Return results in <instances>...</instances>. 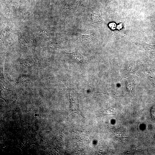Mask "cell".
Instances as JSON below:
<instances>
[{
	"mask_svg": "<svg viewBox=\"0 0 155 155\" xmlns=\"http://www.w3.org/2000/svg\"><path fill=\"white\" fill-rule=\"evenodd\" d=\"M69 96L71 103V114L75 113L85 118L79 107L77 95L73 92H70Z\"/></svg>",
	"mask_w": 155,
	"mask_h": 155,
	"instance_id": "1",
	"label": "cell"
},
{
	"mask_svg": "<svg viewBox=\"0 0 155 155\" xmlns=\"http://www.w3.org/2000/svg\"><path fill=\"white\" fill-rule=\"evenodd\" d=\"M133 42L142 48L150 55L155 57V45L149 44L138 40H134Z\"/></svg>",
	"mask_w": 155,
	"mask_h": 155,
	"instance_id": "3",
	"label": "cell"
},
{
	"mask_svg": "<svg viewBox=\"0 0 155 155\" xmlns=\"http://www.w3.org/2000/svg\"><path fill=\"white\" fill-rule=\"evenodd\" d=\"M82 42L85 44H89L94 40V36L93 34L82 35L81 36Z\"/></svg>",
	"mask_w": 155,
	"mask_h": 155,
	"instance_id": "9",
	"label": "cell"
},
{
	"mask_svg": "<svg viewBox=\"0 0 155 155\" xmlns=\"http://www.w3.org/2000/svg\"><path fill=\"white\" fill-rule=\"evenodd\" d=\"M65 53L73 60L79 64L80 65L84 66L88 64L84 57L78 51H74L72 53Z\"/></svg>",
	"mask_w": 155,
	"mask_h": 155,
	"instance_id": "4",
	"label": "cell"
},
{
	"mask_svg": "<svg viewBox=\"0 0 155 155\" xmlns=\"http://www.w3.org/2000/svg\"><path fill=\"white\" fill-rule=\"evenodd\" d=\"M125 82L127 88L130 92H132L134 88V84L131 81H127Z\"/></svg>",
	"mask_w": 155,
	"mask_h": 155,
	"instance_id": "10",
	"label": "cell"
},
{
	"mask_svg": "<svg viewBox=\"0 0 155 155\" xmlns=\"http://www.w3.org/2000/svg\"><path fill=\"white\" fill-rule=\"evenodd\" d=\"M0 98L4 100L7 103L14 101L17 96L14 90L7 89L3 87H0Z\"/></svg>",
	"mask_w": 155,
	"mask_h": 155,
	"instance_id": "2",
	"label": "cell"
},
{
	"mask_svg": "<svg viewBox=\"0 0 155 155\" xmlns=\"http://www.w3.org/2000/svg\"><path fill=\"white\" fill-rule=\"evenodd\" d=\"M36 61L32 59H26L20 62V64L24 68L28 69L32 67L36 64Z\"/></svg>",
	"mask_w": 155,
	"mask_h": 155,
	"instance_id": "7",
	"label": "cell"
},
{
	"mask_svg": "<svg viewBox=\"0 0 155 155\" xmlns=\"http://www.w3.org/2000/svg\"><path fill=\"white\" fill-rule=\"evenodd\" d=\"M136 69L135 63L131 62L126 65L124 72L126 75L133 74L135 73Z\"/></svg>",
	"mask_w": 155,
	"mask_h": 155,
	"instance_id": "5",
	"label": "cell"
},
{
	"mask_svg": "<svg viewBox=\"0 0 155 155\" xmlns=\"http://www.w3.org/2000/svg\"><path fill=\"white\" fill-rule=\"evenodd\" d=\"M152 84L155 88V72L152 70L145 68L143 71Z\"/></svg>",
	"mask_w": 155,
	"mask_h": 155,
	"instance_id": "6",
	"label": "cell"
},
{
	"mask_svg": "<svg viewBox=\"0 0 155 155\" xmlns=\"http://www.w3.org/2000/svg\"><path fill=\"white\" fill-rule=\"evenodd\" d=\"M33 78V77H31L28 75H21L18 79L17 83L21 84H26L31 81Z\"/></svg>",
	"mask_w": 155,
	"mask_h": 155,
	"instance_id": "8",
	"label": "cell"
}]
</instances>
